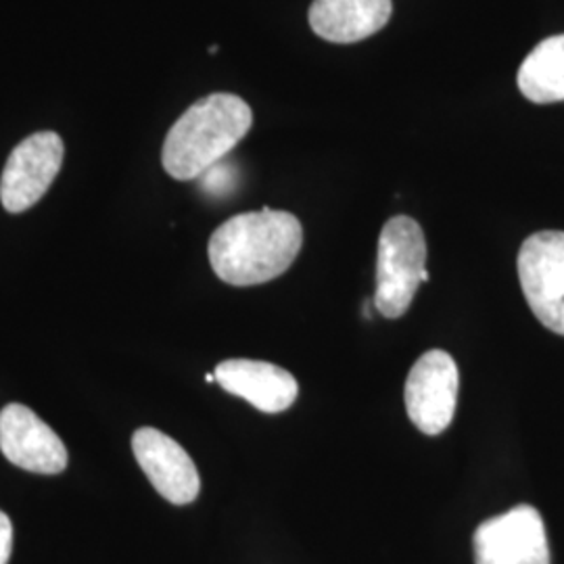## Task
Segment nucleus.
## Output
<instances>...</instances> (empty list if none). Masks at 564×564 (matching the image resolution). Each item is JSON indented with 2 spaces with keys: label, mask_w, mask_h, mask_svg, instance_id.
Returning <instances> with one entry per match:
<instances>
[{
  "label": "nucleus",
  "mask_w": 564,
  "mask_h": 564,
  "mask_svg": "<svg viewBox=\"0 0 564 564\" xmlns=\"http://www.w3.org/2000/svg\"><path fill=\"white\" fill-rule=\"evenodd\" d=\"M302 245V223L293 214L263 207L239 214L216 228L207 251L220 281L253 286L284 274L300 256Z\"/></svg>",
  "instance_id": "f257e3e1"
},
{
  "label": "nucleus",
  "mask_w": 564,
  "mask_h": 564,
  "mask_svg": "<svg viewBox=\"0 0 564 564\" xmlns=\"http://www.w3.org/2000/svg\"><path fill=\"white\" fill-rule=\"evenodd\" d=\"M214 375L216 383L224 391L241 398L265 414L289 410L300 395L295 377L276 364L237 358L218 364Z\"/></svg>",
  "instance_id": "9d476101"
},
{
  "label": "nucleus",
  "mask_w": 564,
  "mask_h": 564,
  "mask_svg": "<svg viewBox=\"0 0 564 564\" xmlns=\"http://www.w3.org/2000/svg\"><path fill=\"white\" fill-rule=\"evenodd\" d=\"M517 84L531 102L564 101V34L545 39L524 57Z\"/></svg>",
  "instance_id": "f8f14e48"
},
{
  "label": "nucleus",
  "mask_w": 564,
  "mask_h": 564,
  "mask_svg": "<svg viewBox=\"0 0 564 564\" xmlns=\"http://www.w3.org/2000/svg\"><path fill=\"white\" fill-rule=\"evenodd\" d=\"M205 381H207V383H214V381H216V375H214V372H207V375H205Z\"/></svg>",
  "instance_id": "4468645a"
},
{
  "label": "nucleus",
  "mask_w": 564,
  "mask_h": 564,
  "mask_svg": "<svg viewBox=\"0 0 564 564\" xmlns=\"http://www.w3.org/2000/svg\"><path fill=\"white\" fill-rule=\"evenodd\" d=\"M519 281L535 318L564 337V232L531 235L519 251Z\"/></svg>",
  "instance_id": "20e7f679"
},
{
  "label": "nucleus",
  "mask_w": 564,
  "mask_h": 564,
  "mask_svg": "<svg viewBox=\"0 0 564 564\" xmlns=\"http://www.w3.org/2000/svg\"><path fill=\"white\" fill-rule=\"evenodd\" d=\"M65 144L57 132H36L11 151L0 178V202L9 214L34 207L59 174Z\"/></svg>",
  "instance_id": "423d86ee"
},
{
  "label": "nucleus",
  "mask_w": 564,
  "mask_h": 564,
  "mask_svg": "<svg viewBox=\"0 0 564 564\" xmlns=\"http://www.w3.org/2000/svg\"><path fill=\"white\" fill-rule=\"evenodd\" d=\"M477 564H550L544 519L533 506H514L477 527Z\"/></svg>",
  "instance_id": "0eeeda50"
},
{
  "label": "nucleus",
  "mask_w": 564,
  "mask_h": 564,
  "mask_svg": "<svg viewBox=\"0 0 564 564\" xmlns=\"http://www.w3.org/2000/svg\"><path fill=\"white\" fill-rule=\"evenodd\" d=\"M0 449L9 463L39 475H59L69 464L59 435L23 403L2 408Z\"/></svg>",
  "instance_id": "6e6552de"
},
{
  "label": "nucleus",
  "mask_w": 564,
  "mask_h": 564,
  "mask_svg": "<svg viewBox=\"0 0 564 564\" xmlns=\"http://www.w3.org/2000/svg\"><path fill=\"white\" fill-rule=\"evenodd\" d=\"M13 552V524L11 519L0 510V564H9Z\"/></svg>",
  "instance_id": "ddd939ff"
},
{
  "label": "nucleus",
  "mask_w": 564,
  "mask_h": 564,
  "mask_svg": "<svg viewBox=\"0 0 564 564\" xmlns=\"http://www.w3.org/2000/svg\"><path fill=\"white\" fill-rule=\"evenodd\" d=\"M458 384V366L444 349L426 351L412 366L405 381V410L421 433L435 437L452 424Z\"/></svg>",
  "instance_id": "39448f33"
},
{
  "label": "nucleus",
  "mask_w": 564,
  "mask_h": 564,
  "mask_svg": "<svg viewBox=\"0 0 564 564\" xmlns=\"http://www.w3.org/2000/svg\"><path fill=\"white\" fill-rule=\"evenodd\" d=\"M253 111L237 95L216 93L193 102L163 142V170L176 181H197L247 137Z\"/></svg>",
  "instance_id": "f03ea898"
},
{
  "label": "nucleus",
  "mask_w": 564,
  "mask_h": 564,
  "mask_svg": "<svg viewBox=\"0 0 564 564\" xmlns=\"http://www.w3.org/2000/svg\"><path fill=\"white\" fill-rule=\"evenodd\" d=\"M426 241L423 228L410 216H395L384 224L377 256L375 305L384 318H402L426 274Z\"/></svg>",
  "instance_id": "7ed1b4c3"
},
{
  "label": "nucleus",
  "mask_w": 564,
  "mask_h": 564,
  "mask_svg": "<svg viewBox=\"0 0 564 564\" xmlns=\"http://www.w3.org/2000/svg\"><path fill=\"white\" fill-rule=\"evenodd\" d=\"M391 11V0H314L310 25L323 41L351 44L381 32Z\"/></svg>",
  "instance_id": "9b49d317"
},
{
  "label": "nucleus",
  "mask_w": 564,
  "mask_h": 564,
  "mask_svg": "<svg viewBox=\"0 0 564 564\" xmlns=\"http://www.w3.org/2000/svg\"><path fill=\"white\" fill-rule=\"evenodd\" d=\"M134 458L170 505L184 506L197 500L202 477L186 449L153 426H142L132 435Z\"/></svg>",
  "instance_id": "1a4fd4ad"
}]
</instances>
